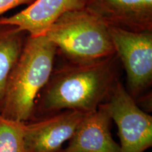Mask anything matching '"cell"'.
Listing matches in <instances>:
<instances>
[{"label": "cell", "mask_w": 152, "mask_h": 152, "mask_svg": "<svg viewBox=\"0 0 152 152\" xmlns=\"http://www.w3.org/2000/svg\"><path fill=\"white\" fill-rule=\"evenodd\" d=\"M116 54L90 63H72L53 73L35 102L33 119L72 110L90 113L109 97L118 80Z\"/></svg>", "instance_id": "cell-1"}, {"label": "cell", "mask_w": 152, "mask_h": 152, "mask_svg": "<svg viewBox=\"0 0 152 152\" xmlns=\"http://www.w3.org/2000/svg\"><path fill=\"white\" fill-rule=\"evenodd\" d=\"M56 52L45 35L29 36L9 77L1 116L24 123L33 119L36 99L54 71Z\"/></svg>", "instance_id": "cell-2"}, {"label": "cell", "mask_w": 152, "mask_h": 152, "mask_svg": "<svg viewBox=\"0 0 152 152\" xmlns=\"http://www.w3.org/2000/svg\"><path fill=\"white\" fill-rule=\"evenodd\" d=\"M72 63H90L115 54L109 26L80 7L58 17L44 34Z\"/></svg>", "instance_id": "cell-3"}, {"label": "cell", "mask_w": 152, "mask_h": 152, "mask_svg": "<svg viewBox=\"0 0 152 152\" xmlns=\"http://www.w3.org/2000/svg\"><path fill=\"white\" fill-rule=\"evenodd\" d=\"M120 138V152H144L152 146V116L137 104L118 80L105 102Z\"/></svg>", "instance_id": "cell-4"}, {"label": "cell", "mask_w": 152, "mask_h": 152, "mask_svg": "<svg viewBox=\"0 0 152 152\" xmlns=\"http://www.w3.org/2000/svg\"><path fill=\"white\" fill-rule=\"evenodd\" d=\"M109 31L126 73L127 90L136 100L152 82V31L134 32L111 26Z\"/></svg>", "instance_id": "cell-5"}, {"label": "cell", "mask_w": 152, "mask_h": 152, "mask_svg": "<svg viewBox=\"0 0 152 152\" xmlns=\"http://www.w3.org/2000/svg\"><path fill=\"white\" fill-rule=\"evenodd\" d=\"M87 113L66 110L25 122L26 152H60Z\"/></svg>", "instance_id": "cell-6"}, {"label": "cell", "mask_w": 152, "mask_h": 152, "mask_svg": "<svg viewBox=\"0 0 152 152\" xmlns=\"http://www.w3.org/2000/svg\"><path fill=\"white\" fill-rule=\"evenodd\" d=\"M81 7L108 26L152 31V0H82Z\"/></svg>", "instance_id": "cell-7"}, {"label": "cell", "mask_w": 152, "mask_h": 152, "mask_svg": "<svg viewBox=\"0 0 152 152\" xmlns=\"http://www.w3.org/2000/svg\"><path fill=\"white\" fill-rule=\"evenodd\" d=\"M112 119L106 103L87 113L63 152H120L111 134Z\"/></svg>", "instance_id": "cell-8"}, {"label": "cell", "mask_w": 152, "mask_h": 152, "mask_svg": "<svg viewBox=\"0 0 152 152\" xmlns=\"http://www.w3.org/2000/svg\"><path fill=\"white\" fill-rule=\"evenodd\" d=\"M81 5L82 0H35L16 14L0 17V26H13L32 37L42 35L63 14Z\"/></svg>", "instance_id": "cell-9"}, {"label": "cell", "mask_w": 152, "mask_h": 152, "mask_svg": "<svg viewBox=\"0 0 152 152\" xmlns=\"http://www.w3.org/2000/svg\"><path fill=\"white\" fill-rule=\"evenodd\" d=\"M23 33L13 26H0V111L9 77L23 47Z\"/></svg>", "instance_id": "cell-10"}, {"label": "cell", "mask_w": 152, "mask_h": 152, "mask_svg": "<svg viewBox=\"0 0 152 152\" xmlns=\"http://www.w3.org/2000/svg\"><path fill=\"white\" fill-rule=\"evenodd\" d=\"M24 122L7 119L0 115V152H26Z\"/></svg>", "instance_id": "cell-11"}, {"label": "cell", "mask_w": 152, "mask_h": 152, "mask_svg": "<svg viewBox=\"0 0 152 152\" xmlns=\"http://www.w3.org/2000/svg\"><path fill=\"white\" fill-rule=\"evenodd\" d=\"M32 0H0V16L4 13L24 4H28Z\"/></svg>", "instance_id": "cell-12"}, {"label": "cell", "mask_w": 152, "mask_h": 152, "mask_svg": "<svg viewBox=\"0 0 152 152\" xmlns=\"http://www.w3.org/2000/svg\"><path fill=\"white\" fill-rule=\"evenodd\" d=\"M60 152H63V151H60Z\"/></svg>", "instance_id": "cell-13"}]
</instances>
